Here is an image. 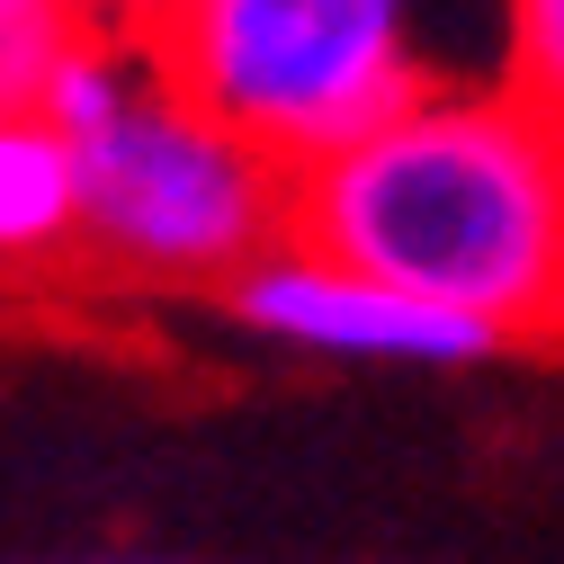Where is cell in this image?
Listing matches in <instances>:
<instances>
[{"instance_id":"cell-7","label":"cell","mask_w":564,"mask_h":564,"mask_svg":"<svg viewBox=\"0 0 564 564\" xmlns=\"http://www.w3.org/2000/svg\"><path fill=\"white\" fill-rule=\"evenodd\" d=\"M502 90L564 126V0H502Z\"/></svg>"},{"instance_id":"cell-6","label":"cell","mask_w":564,"mask_h":564,"mask_svg":"<svg viewBox=\"0 0 564 564\" xmlns=\"http://www.w3.org/2000/svg\"><path fill=\"white\" fill-rule=\"evenodd\" d=\"M82 36L90 28L73 19V0H0V117L45 108Z\"/></svg>"},{"instance_id":"cell-4","label":"cell","mask_w":564,"mask_h":564,"mask_svg":"<svg viewBox=\"0 0 564 564\" xmlns=\"http://www.w3.org/2000/svg\"><path fill=\"white\" fill-rule=\"evenodd\" d=\"M225 305L269 332V340H296V349H332V359H403V368H457V359H484V349H502L475 314L457 305H431L394 288V278H368L332 251H305V242H278L260 251Z\"/></svg>"},{"instance_id":"cell-8","label":"cell","mask_w":564,"mask_h":564,"mask_svg":"<svg viewBox=\"0 0 564 564\" xmlns=\"http://www.w3.org/2000/svg\"><path fill=\"white\" fill-rule=\"evenodd\" d=\"M73 19L82 28H99V36H162L171 19H180V0H73Z\"/></svg>"},{"instance_id":"cell-5","label":"cell","mask_w":564,"mask_h":564,"mask_svg":"<svg viewBox=\"0 0 564 564\" xmlns=\"http://www.w3.org/2000/svg\"><path fill=\"white\" fill-rule=\"evenodd\" d=\"M82 251V153L45 108L0 117V269Z\"/></svg>"},{"instance_id":"cell-3","label":"cell","mask_w":564,"mask_h":564,"mask_svg":"<svg viewBox=\"0 0 564 564\" xmlns=\"http://www.w3.org/2000/svg\"><path fill=\"white\" fill-rule=\"evenodd\" d=\"M82 153V251L134 288H234V278L288 242L296 171L197 108L162 63L73 134Z\"/></svg>"},{"instance_id":"cell-1","label":"cell","mask_w":564,"mask_h":564,"mask_svg":"<svg viewBox=\"0 0 564 564\" xmlns=\"http://www.w3.org/2000/svg\"><path fill=\"white\" fill-rule=\"evenodd\" d=\"M288 242L457 305L492 340L564 332V126L511 90H431L296 171Z\"/></svg>"},{"instance_id":"cell-2","label":"cell","mask_w":564,"mask_h":564,"mask_svg":"<svg viewBox=\"0 0 564 564\" xmlns=\"http://www.w3.org/2000/svg\"><path fill=\"white\" fill-rule=\"evenodd\" d=\"M153 63L288 171L349 153L440 90L421 0H180Z\"/></svg>"}]
</instances>
